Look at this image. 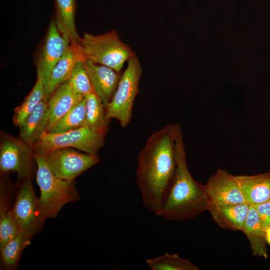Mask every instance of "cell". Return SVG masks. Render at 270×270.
Returning a JSON list of instances; mask_svg holds the SVG:
<instances>
[{
	"label": "cell",
	"mask_w": 270,
	"mask_h": 270,
	"mask_svg": "<svg viewBox=\"0 0 270 270\" xmlns=\"http://www.w3.org/2000/svg\"><path fill=\"white\" fill-rule=\"evenodd\" d=\"M178 126L169 124L152 134L138 158L136 176L143 204L158 216L174 176Z\"/></svg>",
	"instance_id": "cell-1"
},
{
	"label": "cell",
	"mask_w": 270,
	"mask_h": 270,
	"mask_svg": "<svg viewBox=\"0 0 270 270\" xmlns=\"http://www.w3.org/2000/svg\"><path fill=\"white\" fill-rule=\"evenodd\" d=\"M176 162L174 176L160 216L168 220H183L208 210L210 202L204 186L195 180L188 170L180 126L176 138Z\"/></svg>",
	"instance_id": "cell-2"
},
{
	"label": "cell",
	"mask_w": 270,
	"mask_h": 270,
	"mask_svg": "<svg viewBox=\"0 0 270 270\" xmlns=\"http://www.w3.org/2000/svg\"><path fill=\"white\" fill-rule=\"evenodd\" d=\"M37 164L36 182L40 195L38 206L43 222L48 218L56 217L66 204L79 200L74 181L62 179L50 170L42 154H34Z\"/></svg>",
	"instance_id": "cell-3"
},
{
	"label": "cell",
	"mask_w": 270,
	"mask_h": 270,
	"mask_svg": "<svg viewBox=\"0 0 270 270\" xmlns=\"http://www.w3.org/2000/svg\"><path fill=\"white\" fill-rule=\"evenodd\" d=\"M82 58L109 67L118 72L136 54L115 30L100 35L84 34L74 44Z\"/></svg>",
	"instance_id": "cell-4"
},
{
	"label": "cell",
	"mask_w": 270,
	"mask_h": 270,
	"mask_svg": "<svg viewBox=\"0 0 270 270\" xmlns=\"http://www.w3.org/2000/svg\"><path fill=\"white\" fill-rule=\"evenodd\" d=\"M106 133L86 126L59 134L45 132L32 147L34 154H45L59 148H72L98 156Z\"/></svg>",
	"instance_id": "cell-5"
},
{
	"label": "cell",
	"mask_w": 270,
	"mask_h": 270,
	"mask_svg": "<svg viewBox=\"0 0 270 270\" xmlns=\"http://www.w3.org/2000/svg\"><path fill=\"white\" fill-rule=\"evenodd\" d=\"M142 66L136 55L128 61L118 84L110 102L106 107L108 119H116L124 128L130 123L135 98L139 92Z\"/></svg>",
	"instance_id": "cell-6"
},
{
	"label": "cell",
	"mask_w": 270,
	"mask_h": 270,
	"mask_svg": "<svg viewBox=\"0 0 270 270\" xmlns=\"http://www.w3.org/2000/svg\"><path fill=\"white\" fill-rule=\"evenodd\" d=\"M34 152L32 146L20 138L1 134L0 171L16 172L19 180L30 178L33 169Z\"/></svg>",
	"instance_id": "cell-7"
},
{
	"label": "cell",
	"mask_w": 270,
	"mask_h": 270,
	"mask_svg": "<svg viewBox=\"0 0 270 270\" xmlns=\"http://www.w3.org/2000/svg\"><path fill=\"white\" fill-rule=\"evenodd\" d=\"M42 154L53 174L68 181H74L76 176L100 162L98 156L82 153L70 148Z\"/></svg>",
	"instance_id": "cell-8"
},
{
	"label": "cell",
	"mask_w": 270,
	"mask_h": 270,
	"mask_svg": "<svg viewBox=\"0 0 270 270\" xmlns=\"http://www.w3.org/2000/svg\"><path fill=\"white\" fill-rule=\"evenodd\" d=\"M12 210L18 232L30 240L44 222L30 178L22 180Z\"/></svg>",
	"instance_id": "cell-9"
},
{
	"label": "cell",
	"mask_w": 270,
	"mask_h": 270,
	"mask_svg": "<svg viewBox=\"0 0 270 270\" xmlns=\"http://www.w3.org/2000/svg\"><path fill=\"white\" fill-rule=\"evenodd\" d=\"M210 204L246 203L234 176L218 169L204 185Z\"/></svg>",
	"instance_id": "cell-10"
},
{
	"label": "cell",
	"mask_w": 270,
	"mask_h": 270,
	"mask_svg": "<svg viewBox=\"0 0 270 270\" xmlns=\"http://www.w3.org/2000/svg\"><path fill=\"white\" fill-rule=\"evenodd\" d=\"M70 43L68 39L60 32L56 22L52 21L50 25L36 64L37 77L43 81L44 88L53 68Z\"/></svg>",
	"instance_id": "cell-11"
},
{
	"label": "cell",
	"mask_w": 270,
	"mask_h": 270,
	"mask_svg": "<svg viewBox=\"0 0 270 270\" xmlns=\"http://www.w3.org/2000/svg\"><path fill=\"white\" fill-rule=\"evenodd\" d=\"M84 98L76 92L69 80L62 83L48 100L49 117L46 132H50L58 122Z\"/></svg>",
	"instance_id": "cell-12"
},
{
	"label": "cell",
	"mask_w": 270,
	"mask_h": 270,
	"mask_svg": "<svg viewBox=\"0 0 270 270\" xmlns=\"http://www.w3.org/2000/svg\"><path fill=\"white\" fill-rule=\"evenodd\" d=\"M86 62L94 93L106 108L114 95L122 75L106 66L90 60H86Z\"/></svg>",
	"instance_id": "cell-13"
},
{
	"label": "cell",
	"mask_w": 270,
	"mask_h": 270,
	"mask_svg": "<svg viewBox=\"0 0 270 270\" xmlns=\"http://www.w3.org/2000/svg\"><path fill=\"white\" fill-rule=\"evenodd\" d=\"M234 176L249 205H256L270 200V172Z\"/></svg>",
	"instance_id": "cell-14"
},
{
	"label": "cell",
	"mask_w": 270,
	"mask_h": 270,
	"mask_svg": "<svg viewBox=\"0 0 270 270\" xmlns=\"http://www.w3.org/2000/svg\"><path fill=\"white\" fill-rule=\"evenodd\" d=\"M248 203L210 204L208 210L216 224L223 228L242 230L249 210Z\"/></svg>",
	"instance_id": "cell-15"
},
{
	"label": "cell",
	"mask_w": 270,
	"mask_h": 270,
	"mask_svg": "<svg viewBox=\"0 0 270 270\" xmlns=\"http://www.w3.org/2000/svg\"><path fill=\"white\" fill-rule=\"evenodd\" d=\"M48 117V100L44 98L18 126L20 138L32 146L46 132Z\"/></svg>",
	"instance_id": "cell-16"
},
{
	"label": "cell",
	"mask_w": 270,
	"mask_h": 270,
	"mask_svg": "<svg viewBox=\"0 0 270 270\" xmlns=\"http://www.w3.org/2000/svg\"><path fill=\"white\" fill-rule=\"evenodd\" d=\"M80 60L82 59L76 46L70 42L53 68L45 87L47 100L62 83L69 80L75 64Z\"/></svg>",
	"instance_id": "cell-17"
},
{
	"label": "cell",
	"mask_w": 270,
	"mask_h": 270,
	"mask_svg": "<svg viewBox=\"0 0 270 270\" xmlns=\"http://www.w3.org/2000/svg\"><path fill=\"white\" fill-rule=\"evenodd\" d=\"M242 231L250 245L252 255L268 258L266 246V228L263 225L255 208L250 205L248 214Z\"/></svg>",
	"instance_id": "cell-18"
},
{
	"label": "cell",
	"mask_w": 270,
	"mask_h": 270,
	"mask_svg": "<svg viewBox=\"0 0 270 270\" xmlns=\"http://www.w3.org/2000/svg\"><path fill=\"white\" fill-rule=\"evenodd\" d=\"M55 4L58 30L71 44H76L80 37L74 24L76 0H55Z\"/></svg>",
	"instance_id": "cell-19"
},
{
	"label": "cell",
	"mask_w": 270,
	"mask_h": 270,
	"mask_svg": "<svg viewBox=\"0 0 270 270\" xmlns=\"http://www.w3.org/2000/svg\"><path fill=\"white\" fill-rule=\"evenodd\" d=\"M86 118L84 126L106 132L110 120L106 116V108L95 93L86 95Z\"/></svg>",
	"instance_id": "cell-20"
},
{
	"label": "cell",
	"mask_w": 270,
	"mask_h": 270,
	"mask_svg": "<svg viewBox=\"0 0 270 270\" xmlns=\"http://www.w3.org/2000/svg\"><path fill=\"white\" fill-rule=\"evenodd\" d=\"M44 98L46 92L44 83L40 78H37L30 92L24 102L14 109V124L18 127Z\"/></svg>",
	"instance_id": "cell-21"
},
{
	"label": "cell",
	"mask_w": 270,
	"mask_h": 270,
	"mask_svg": "<svg viewBox=\"0 0 270 270\" xmlns=\"http://www.w3.org/2000/svg\"><path fill=\"white\" fill-rule=\"evenodd\" d=\"M85 97L65 114L50 133L59 134L84 126L86 118Z\"/></svg>",
	"instance_id": "cell-22"
},
{
	"label": "cell",
	"mask_w": 270,
	"mask_h": 270,
	"mask_svg": "<svg viewBox=\"0 0 270 270\" xmlns=\"http://www.w3.org/2000/svg\"><path fill=\"white\" fill-rule=\"evenodd\" d=\"M148 266L152 270H198V268L190 261L176 254L165 253L146 260Z\"/></svg>",
	"instance_id": "cell-23"
},
{
	"label": "cell",
	"mask_w": 270,
	"mask_h": 270,
	"mask_svg": "<svg viewBox=\"0 0 270 270\" xmlns=\"http://www.w3.org/2000/svg\"><path fill=\"white\" fill-rule=\"evenodd\" d=\"M29 242L30 240L18 232L14 238L0 248L2 260L4 266L8 268L14 267L22 250Z\"/></svg>",
	"instance_id": "cell-24"
},
{
	"label": "cell",
	"mask_w": 270,
	"mask_h": 270,
	"mask_svg": "<svg viewBox=\"0 0 270 270\" xmlns=\"http://www.w3.org/2000/svg\"><path fill=\"white\" fill-rule=\"evenodd\" d=\"M69 81L74 90L84 96L94 93L88 74L86 60H80L76 62Z\"/></svg>",
	"instance_id": "cell-25"
},
{
	"label": "cell",
	"mask_w": 270,
	"mask_h": 270,
	"mask_svg": "<svg viewBox=\"0 0 270 270\" xmlns=\"http://www.w3.org/2000/svg\"><path fill=\"white\" fill-rule=\"evenodd\" d=\"M18 228L12 210L1 208L0 214V248L18 233Z\"/></svg>",
	"instance_id": "cell-26"
},
{
	"label": "cell",
	"mask_w": 270,
	"mask_h": 270,
	"mask_svg": "<svg viewBox=\"0 0 270 270\" xmlns=\"http://www.w3.org/2000/svg\"><path fill=\"white\" fill-rule=\"evenodd\" d=\"M252 206L256 210L263 225L266 229L270 226V200Z\"/></svg>",
	"instance_id": "cell-27"
},
{
	"label": "cell",
	"mask_w": 270,
	"mask_h": 270,
	"mask_svg": "<svg viewBox=\"0 0 270 270\" xmlns=\"http://www.w3.org/2000/svg\"><path fill=\"white\" fill-rule=\"evenodd\" d=\"M266 242L270 244V228L268 227L266 229Z\"/></svg>",
	"instance_id": "cell-28"
}]
</instances>
